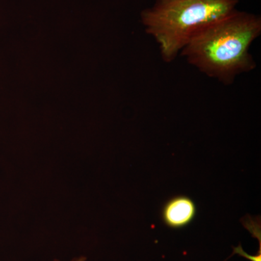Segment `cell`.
<instances>
[{
    "mask_svg": "<svg viewBox=\"0 0 261 261\" xmlns=\"http://www.w3.org/2000/svg\"><path fill=\"white\" fill-rule=\"evenodd\" d=\"M53 261H61L56 259ZM70 261H87V257L84 256V255H81V256L73 257Z\"/></svg>",
    "mask_w": 261,
    "mask_h": 261,
    "instance_id": "8992f818",
    "label": "cell"
},
{
    "mask_svg": "<svg viewBox=\"0 0 261 261\" xmlns=\"http://www.w3.org/2000/svg\"><path fill=\"white\" fill-rule=\"evenodd\" d=\"M260 34L259 15L236 10L194 34L180 54L201 73L230 85L256 68L249 50Z\"/></svg>",
    "mask_w": 261,
    "mask_h": 261,
    "instance_id": "6da1fadb",
    "label": "cell"
},
{
    "mask_svg": "<svg viewBox=\"0 0 261 261\" xmlns=\"http://www.w3.org/2000/svg\"><path fill=\"white\" fill-rule=\"evenodd\" d=\"M244 226L251 232L254 238H257L259 240V244H260V247H261L260 226V224L258 226V222H256V224L255 225L253 221L250 220V223L246 221L244 224Z\"/></svg>",
    "mask_w": 261,
    "mask_h": 261,
    "instance_id": "277c9868",
    "label": "cell"
},
{
    "mask_svg": "<svg viewBox=\"0 0 261 261\" xmlns=\"http://www.w3.org/2000/svg\"><path fill=\"white\" fill-rule=\"evenodd\" d=\"M241 0H155L141 13L145 32L171 63L192 36L238 10Z\"/></svg>",
    "mask_w": 261,
    "mask_h": 261,
    "instance_id": "7a4b0ae2",
    "label": "cell"
},
{
    "mask_svg": "<svg viewBox=\"0 0 261 261\" xmlns=\"http://www.w3.org/2000/svg\"><path fill=\"white\" fill-rule=\"evenodd\" d=\"M233 253L238 254L240 256L245 257L250 261H261V252H257V255H250L247 252L244 251L241 245H239L238 247H233Z\"/></svg>",
    "mask_w": 261,
    "mask_h": 261,
    "instance_id": "5b68a950",
    "label": "cell"
},
{
    "mask_svg": "<svg viewBox=\"0 0 261 261\" xmlns=\"http://www.w3.org/2000/svg\"><path fill=\"white\" fill-rule=\"evenodd\" d=\"M197 214V207L192 198L185 195L175 196L163 205V223L171 228L186 227L191 224Z\"/></svg>",
    "mask_w": 261,
    "mask_h": 261,
    "instance_id": "3957f363",
    "label": "cell"
}]
</instances>
